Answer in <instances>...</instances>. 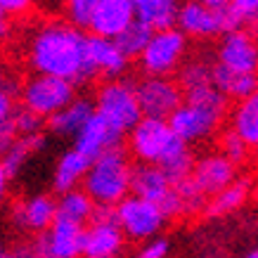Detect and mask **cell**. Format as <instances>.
<instances>
[{
	"label": "cell",
	"instance_id": "1",
	"mask_svg": "<svg viewBox=\"0 0 258 258\" xmlns=\"http://www.w3.org/2000/svg\"><path fill=\"white\" fill-rule=\"evenodd\" d=\"M88 36L71 24L50 22L33 33L29 45V59L36 74L57 76L71 81L74 86L88 83L97 76L86 52Z\"/></svg>",
	"mask_w": 258,
	"mask_h": 258
},
{
	"label": "cell",
	"instance_id": "2",
	"mask_svg": "<svg viewBox=\"0 0 258 258\" xmlns=\"http://www.w3.org/2000/svg\"><path fill=\"white\" fill-rule=\"evenodd\" d=\"M131 173H133V164L123 149H107L88 166V173L83 178V192L95 204L116 206L131 195Z\"/></svg>",
	"mask_w": 258,
	"mask_h": 258
},
{
	"label": "cell",
	"instance_id": "3",
	"mask_svg": "<svg viewBox=\"0 0 258 258\" xmlns=\"http://www.w3.org/2000/svg\"><path fill=\"white\" fill-rule=\"evenodd\" d=\"M93 104H95V114L102 116L114 131L123 135L142 118L138 95H135V83H131V81L116 79L104 83Z\"/></svg>",
	"mask_w": 258,
	"mask_h": 258
},
{
	"label": "cell",
	"instance_id": "4",
	"mask_svg": "<svg viewBox=\"0 0 258 258\" xmlns=\"http://www.w3.org/2000/svg\"><path fill=\"white\" fill-rule=\"evenodd\" d=\"M182 140H178L168 128L164 118H147L142 116L138 123L128 131V147L140 164L159 166Z\"/></svg>",
	"mask_w": 258,
	"mask_h": 258
},
{
	"label": "cell",
	"instance_id": "5",
	"mask_svg": "<svg viewBox=\"0 0 258 258\" xmlns=\"http://www.w3.org/2000/svg\"><path fill=\"white\" fill-rule=\"evenodd\" d=\"M74 100H76V86L57 76L36 74L22 86V104L40 118H50Z\"/></svg>",
	"mask_w": 258,
	"mask_h": 258
},
{
	"label": "cell",
	"instance_id": "6",
	"mask_svg": "<svg viewBox=\"0 0 258 258\" xmlns=\"http://www.w3.org/2000/svg\"><path fill=\"white\" fill-rule=\"evenodd\" d=\"M187 50V38L173 26V29H164V31H154L149 38L147 47L142 50L140 67L147 76H166L180 69L182 57Z\"/></svg>",
	"mask_w": 258,
	"mask_h": 258
},
{
	"label": "cell",
	"instance_id": "7",
	"mask_svg": "<svg viewBox=\"0 0 258 258\" xmlns=\"http://www.w3.org/2000/svg\"><path fill=\"white\" fill-rule=\"evenodd\" d=\"M116 223L123 237L131 239H149L164 227L166 218L159 204L145 202L140 197L128 195L123 202L116 204Z\"/></svg>",
	"mask_w": 258,
	"mask_h": 258
},
{
	"label": "cell",
	"instance_id": "8",
	"mask_svg": "<svg viewBox=\"0 0 258 258\" xmlns=\"http://www.w3.org/2000/svg\"><path fill=\"white\" fill-rule=\"evenodd\" d=\"M225 114L227 111L209 109V107L189 104V102L182 100V104L166 121H168V128L173 131V135L178 140H182L185 145H189V142L204 140L211 133H216V128L225 118Z\"/></svg>",
	"mask_w": 258,
	"mask_h": 258
},
{
	"label": "cell",
	"instance_id": "9",
	"mask_svg": "<svg viewBox=\"0 0 258 258\" xmlns=\"http://www.w3.org/2000/svg\"><path fill=\"white\" fill-rule=\"evenodd\" d=\"M138 104L142 116L147 118H168L182 104V90L175 81L166 76H147L135 86Z\"/></svg>",
	"mask_w": 258,
	"mask_h": 258
},
{
	"label": "cell",
	"instance_id": "10",
	"mask_svg": "<svg viewBox=\"0 0 258 258\" xmlns=\"http://www.w3.org/2000/svg\"><path fill=\"white\" fill-rule=\"evenodd\" d=\"M83 225L55 218L33 242V256L38 258H81L83 256Z\"/></svg>",
	"mask_w": 258,
	"mask_h": 258
},
{
	"label": "cell",
	"instance_id": "11",
	"mask_svg": "<svg viewBox=\"0 0 258 258\" xmlns=\"http://www.w3.org/2000/svg\"><path fill=\"white\" fill-rule=\"evenodd\" d=\"M218 64L237 74H258V40L244 29L225 33L218 47Z\"/></svg>",
	"mask_w": 258,
	"mask_h": 258
},
{
	"label": "cell",
	"instance_id": "12",
	"mask_svg": "<svg viewBox=\"0 0 258 258\" xmlns=\"http://www.w3.org/2000/svg\"><path fill=\"white\" fill-rule=\"evenodd\" d=\"M121 142H123V133L114 131L102 116L93 114V116L88 118V123L74 138V149L79 154H83L88 161H95L107 149L121 147Z\"/></svg>",
	"mask_w": 258,
	"mask_h": 258
},
{
	"label": "cell",
	"instance_id": "13",
	"mask_svg": "<svg viewBox=\"0 0 258 258\" xmlns=\"http://www.w3.org/2000/svg\"><path fill=\"white\" fill-rule=\"evenodd\" d=\"M237 175V166L230 164L223 154H206L199 161H195L192 175L195 185L202 189L204 197H213L218 195L220 189H225L227 185L235 182Z\"/></svg>",
	"mask_w": 258,
	"mask_h": 258
},
{
	"label": "cell",
	"instance_id": "14",
	"mask_svg": "<svg viewBox=\"0 0 258 258\" xmlns=\"http://www.w3.org/2000/svg\"><path fill=\"white\" fill-rule=\"evenodd\" d=\"M135 22V10L131 0H97L90 31L100 38H116L118 33Z\"/></svg>",
	"mask_w": 258,
	"mask_h": 258
},
{
	"label": "cell",
	"instance_id": "15",
	"mask_svg": "<svg viewBox=\"0 0 258 258\" xmlns=\"http://www.w3.org/2000/svg\"><path fill=\"white\" fill-rule=\"evenodd\" d=\"M178 29L185 38H211L220 33V19H218V10L206 8L202 0H187L182 3L178 10Z\"/></svg>",
	"mask_w": 258,
	"mask_h": 258
},
{
	"label": "cell",
	"instance_id": "16",
	"mask_svg": "<svg viewBox=\"0 0 258 258\" xmlns=\"http://www.w3.org/2000/svg\"><path fill=\"white\" fill-rule=\"evenodd\" d=\"M57 218V199L50 195L29 197L26 202H19L12 206V220L19 227L33 230V232H45L47 227Z\"/></svg>",
	"mask_w": 258,
	"mask_h": 258
},
{
	"label": "cell",
	"instance_id": "17",
	"mask_svg": "<svg viewBox=\"0 0 258 258\" xmlns=\"http://www.w3.org/2000/svg\"><path fill=\"white\" fill-rule=\"evenodd\" d=\"M86 52L88 59L93 62L95 71L107 76V79L116 81L128 67V57L116 47L111 38H100V36H88L86 40Z\"/></svg>",
	"mask_w": 258,
	"mask_h": 258
},
{
	"label": "cell",
	"instance_id": "18",
	"mask_svg": "<svg viewBox=\"0 0 258 258\" xmlns=\"http://www.w3.org/2000/svg\"><path fill=\"white\" fill-rule=\"evenodd\" d=\"M171 182L166 178V173L154 164H138L133 166L131 173V195L140 197L145 202L159 204L168 192H171Z\"/></svg>",
	"mask_w": 258,
	"mask_h": 258
},
{
	"label": "cell",
	"instance_id": "19",
	"mask_svg": "<svg viewBox=\"0 0 258 258\" xmlns=\"http://www.w3.org/2000/svg\"><path fill=\"white\" fill-rule=\"evenodd\" d=\"M123 239L118 225H90L83 230V258H116Z\"/></svg>",
	"mask_w": 258,
	"mask_h": 258
},
{
	"label": "cell",
	"instance_id": "20",
	"mask_svg": "<svg viewBox=\"0 0 258 258\" xmlns=\"http://www.w3.org/2000/svg\"><path fill=\"white\" fill-rule=\"evenodd\" d=\"M135 10V19L147 24L152 31L173 29L178 22L180 0H131Z\"/></svg>",
	"mask_w": 258,
	"mask_h": 258
},
{
	"label": "cell",
	"instance_id": "21",
	"mask_svg": "<svg viewBox=\"0 0 258 258\" xmlns=\"http://www.w3.org/2000/svg\"><path fill=\"white\" fill-rule=\"evenodd\" d=\"M95 114V104L86 97L69 102L64 109H59L57 114L50 116V131L57 135H67V138H76L81 128L88 123V118Z\"/></svg>",
	"mask_w": 258,
	"mask_h": 258
},
{
	"label": "cell",
	"instance_id": "22",
	"mask_svg": "<svg viewBox=\"0 0 258 258\" xmlns=\"http://www.w3.org/2000/svg\"><path fill=\"white\" fill-rule=\"evenodd\" d=\"M211 83L225 97L244 100V97H249L258 90V74H237V71H230L223 64H213Z\"/></svg>",
	"mask_w": 258,
	"mask_h": 258
},
{
	"label": "cell",
	"instance_id": "23",
	"mask_svg": "<svg viewBox=\"0 0 258 258\" xmlns=\"http://www.w3.org/2000/svg\"><path fill=\"white\" fill-rule=\"evenodd\" d=\"M88 166H90V161H88L83 154H79L76 149L64 152L55 166V178H52L55 189L59 195L69 192V189H76L79 182H83V178H86Z\"/></svg>",
	"mask_w": 258,
	"mask_h": 258
},
{
	"label": "cell",
	"instance_id": "24",
	"mask_svg": "<svg viewBox=\"0 0 258 258\" xmlns=\"http://www.w3.org/2000/svg\"><path fill=\"white\" fill-rule=\"evenodd\" d=\"M249 147L258 145V90L249 97L239 100V104L232 111V128Z\"/></svg>",
	"mask_w": 258,
	"mask_h": 258
},
{
	"label": "cell",
	"instance_id": "25",
	"mask_svg": "<svg viewBox=\"0 0 258 258\" xmlns=\"http://www.w3.org/2000/svg\"><path fill=\"white\" fill-rule=\"evenodd\" d=\"M93 209H95V202L79 187L64 192L57 199V218L76 223V225H86L88 220H90Z\"/></svg>",
	"mask_w": 258,
	"mask_h": 258
},
{
	"label": "cell",
	"instance_id": "26",
	"mask_svg": "<svg viewBox=\"0 0 258 258\" xmlns=\"http://www.w3.org/2000/svg\"><path fill=\"white\" fill-rule=\"evenodd\" d=\"M249 187H251V180L242 178V180H235L232 185H227L225 189H220L218 195H213L211 202H206V206H204L206 216H225V213L239 209L246 202Z\"/></svg>",
	"mask_w": 258,
	"mask_h": 258
},
{
	"label": "cell",
	"instance_id": "27",
	"mask_svg": "<svg viewBox=\"0 0 258 258\" xmlns=\"http://www.w3.org/2000/svg\"><path fill=\"white\" fill-rule=\"evenodd\" d=\"M43 145H45V138H43V133H33V135L17 138V140L10 145L8 152L3 154V161H0V166H3V168H5V173H8L10 178H12V175H15V173L22 168L24 161L31 157L33 152H38Z\"/></svg>",
	"mask_w": 258,
	"mask_h": 258
},
{
	"label": "cell",
	"instance_id": "28",
	"mask_svg": "<svg viewBox=\"0 0 258 258\" xmlns=\"http://www.w3.org/2000/svg\"><path fill=\"white\" fill-rule=\"evenodd\" d=\"M211 71L213 67L206 59H189V62L180 64L178 69V83L182 95L192 93V90H199L204 86H211Z\"/></svg>",
	"mask_w": 258,
	"mask_h": 258
},
{
	"label": "cell",
	"instance_id": "29",
	"mask_svg": "<svg viewBox=\"0 0 258 258\" xmlns=\"http://www.w3.org/2000/svg\"><path fill=\"white\" fill-rule=\"evenodd\" d=\"M152 29H149L147 24H142L135 19L128 29H123V31L118 33L116 38H114V43H116V47L123 52L128 59H133V57H140L142 50L147 47L149 38H152Z\"/></svg>",
	"mask_w": 258,
	"mask_h": 258
},
{
	"label": "cell",
	"instance_id": "30",
	"mask_svg": "<svg viewBox=\"0 0 258 258\" xmlns=\"http://www.w3.org/2000/svg\"><path fill=\"white\" fill-rule=\"evenodd\" d=\"M159 168L166 173V178L171 185L180 182V180H185L192 175V168H195V159H192V152L185 142H180L178 147L173 149L171 154L159 164Z\"/></svg>",
	"mask_w": 258,
	"mask_h": 258
},
{
	"label": "cell",
	"instance_id": "31",
	"mask_svg": "<svg viewBox=\"0 0 258 258\" xmlns=\"http://www.w3.org/2000/svg\"><path fill=\"white\" fill-rule=\"evenodd\" d=\"M173 189H175V195H178V199H180L182 216L204 211V206H206V197L202 195V189L197 187L192 178H185V180H180V182H175Z\"/></svg>",
	"mask_w": 258,
	"mask_h": 258
},
{
	"label": "cell",
	"instance_id": "32",
	"mask_svg": "<svg viewBox=\"0 0 258 258\" xmlns=\"http://www.w3.org/2000/svg\"><path fill=\"white\" fill-rule=\"evenodd\" d=\"M95 8H97V0H64V10H67L69 24L74 29H79V31L90 29Z\"/></svg>",
	"mask_w": 258,
	"mask_h": 258
},
{
	"label": "cell",
	"instance_id": "33",
	"mask_svg": "<svg viewBox=\"0 0 258 258\" xmlns=\"http://www.w3.org/2000/svg\"><path fill=\"white\" fill-rule=\"evenodd\" d=\"M189 104H199V107H209V109H218V111H227V97L220 90H216L211 86H204L199 90H192V93H185L182 97Z\"/></svg>",
	"mask_w": 258,
	"mask_h": 258
},
{
	"label": "cell",
	"instance_id": "34",
	"mask_svg": "<svg viewBox=\"0 0 258 258\" xmlns=\"http://www.w3.org/2000/svg\"><path fill=\"white\" fill-rule=\"evenodd\" d=\"M10 125L15 128L17 138H24V135H33L40 133V116H36L33 111H29L26 107H15L12 114H10Z\"/></svg>",
	"mask_w": 258,
	"mask_h": 258
},
{
	"label": "cell",
	"instance_id": "35",
	"mask_svg": "<svg viewBox=\"0 0 258 258\" xmlns=\"http://www.w3.org/2000/svg\"><path fill=\"white\" fill-rule=\"evenodd\" d=\"M220 154L230 161V164H242L246 154H249V145L235 133V131H227L220 140Z\"/></svg>",
	"mask_w": 258,
	"mask_h": 258
},
{
	"label": "cell",
	"instance_id": "36",
	"mask_svg": "<svg viewBox=\"0 0 258 258\" xmlns=\"http://www.w3.org/2000/svg\"><path fill=\"white\" fill-rule=\"evenodd\" d=\"M90 225H118L116 223V206H107V204H95L93 213H90Z\"/></svg>",
	"mask_w": 258,
	"mask_h": 258
},
{
	"label": "cell",
	"instance_id": "37",
	"mask_svg": "<svg viewBox=\"0 0 258 258\" xmlns=\"http://www.w3.org/2000/svg\"><path fill=\"white\" fill-rule=\"evenodd\" d=\"M230 8L244 19V24L258 22V0H230Z\"/></svg>",
	"mask_w": 258,
	"mask_h": 258
},
{
	"label": "cell",
	"instance_id": "38",
	"mask_svg": "<svg viewBox=\"0 0 258 258\" xmlns=\"http://www.w3.org/2000/svg\"><path fill=\"white\" fill-rule=\"evenodd\" d=\"M159 209H161V213H164V218H178V216H182V206H180V199L178 195H175V189L171 187V192L159 202Z\"/></svg>",
	"mask_w": 258,
	"mask_h": 258
},
{
	"label": "cell",
	"instance_id": "39",
	"mask_svg": "<svg viewBox=\"0 0 258 258\" xmlns=\"http://www.w3.org/2000/svg\"><path fill=\"white\" fill-rule=\"evenodd\" d=\"M33 0H0V12L5 17H19L31 10Z\"/></svg>",
	"mask_w": 258,
	"mask_h": 258
},
{
	"label": "cell",
	"instance_id": "40",
	"mask_svg": "<svg viewBox=\"0 0 258 258\" xmlns=\"http://www.w3.org/2000/svg\"><path fill=\"white\" fill-rule=\"evenodd\" d=\"M166 253H168V242L166 239H152L138 253V258H166Z\"/></svg>",
	"mask_w": 258,
	"mask_h": 258
},
{
	"label": "cell",
	"instance_id": "41",
	"mask_svg": "<svg viewBox=\"0 0 258 258\" xmlns=\"http://www.w3.org/2000/svg\"><path fill=\"white\" fill-rule=\"evenodd\" d=\"M15 140H17V133H15V128L10 125V121L0 123V157L8 152L10 145H12Z\"/></svg>",
	"mask_w": 258,
	"mask_h": 258
},
{
	"label": "cell",
	"instance_id": "42",
	"mask_svg": "<svg viewBox=\"0 0 258 258\" xmlns=\"http://www.w3.org/2000/svg\"><path fill=\"white\" fill-rule=\"evenodd\" d=\"M12 109H15V100H12L5 90H0V123L8 121L10 114H12Z\"/></svg>",
	"mask_w": 258,
	"mask_h": 258
},
{
	"label": "cell",
	"instance_id": "43",
	"mask_svg": "<svg viewBox=\"0 0 258 258\" xmlns=\"http://www.w3.org/2000/svg\"><path fill=\"white\" fill-rule=\"evenodd\" d=\"M8 182H10V175L5 173V168L0 166V202L5 199V192H8Z\"/></svg>",
	"mask_w": 258,
	"mask_h": 258
},
{
	"label": "cell",
	"instance_id": "44",
	"mask_svg": "<svg viewBox=\"0 0 258 258\" xmlns=\"http://www.w3.org/2000/svg\"><path fill=\"white\" fill-rule=\"evenodd\" d=\"M206 8H211V10H223L230 5V0H202Z\"/></svg>",
	"mask_w": 258,
	"mask_h": 258
},
{
	"label": "cell",
	"instance_id": "45",
	"mask_svg": "<svg viewBox=\"0 0 258 258\" xmlns=\"http://www.w3.org/2000/svg\"><path fill=\"white\" fill-rule=\"evenodd\" d=\"M8 33H10V17H5L0 12V40L5 38Z\"/></svg>",
	"mask_w": 258,
	"mask_h": 258
},
{
	"label": "cell",
	"instance_id": "46",
	"mask_svg": "<svg viewBox=\"0 0 258 258\" xmlns=\"http://www.w3.org/2000/svg\"><path fill=\"white\" fill-rule=\"evenodd\" d=\"M26 253L24 251H3V256L0 258H24Z\"/></svg>",
	"mask_w": 258,
	"mask_h": 258
},
{
	"label": "cell",
	"instance_id": "47",
	"mask_svg": "<svg viewBox=\"0 0 258 258\" xmlns=\"http://www.w3.org/2000/svg\"><path fill=\"white\" fill-rule=\"evenodd\" d=\"M5 79H8V76H5V71L0 69V90H3V83H5Z\"/></svg>",
	"mask_w": 258,
	"mask_h": 258
},
{
	"label": "cell",
	"instance_id": "48",
	"mask_svg": "<svg viewBox=\"0 0 258 258\" xmlns=\"http://www.w3.org/2000/svg\"><path fill=\"white\" fill-rule=\"evenodd\" d=\"M246 258H258V249H253V251H249V253H246Z\"/></svg>",
	"mask_w": 258,
	"mask_h": 258
},
{
	"label": "cell",
	"instance_id": "49",
	"mask_svg": "<svg viewBox=\"0 0 258 258\" xmlns=\"http://www.w3.org/2000/svg\"><path fill=\"white\" fill-rule=\"evenodd\" d=\"M24 258H38V256H33V253H26V256H24Z\"/></svg>",
	"mask_w": 258,
	"mask_h": 258
},
{
	"label": "cell",
	"instance_id": "50",
	"mask_svg": "<svg viewBox=\"0 0 258 258\" xmlns=\"http://www.w3.org/2000/svg\"><path fill=\"white\" fill-rule=\"evenodd\" d=\"M256 152H258V145H256Z\"/></svg>",
	"mask_w": 258,
	"mask_h": 258
},
{
	"label": "cell",
	"instance_id": "51",
	"mask_svg": "<svg viewBox=\"0 0 258 258\" xmlns=\"http://www.w3.org/2000/svg\"><path fill=\"white\" fill-rule=\"evenodd\" d=\"M0 256H3V251H0Z\"/></svg>",
	"mask_w": 258,
	"mask_h": 258
},
{
	"label": "cell",
	"instance_id": "52",
	"mask_svg": "<svg viewBox=\"0 0 258 258\" xmlns=\"http://www.w3.org/2000/svg\"><path fill=\"white\" fill-rule=\"evenodd\" d=\"M0 251H3V246H0Z\"/></svg>",
	"mask_w": 258,
	"mask_h": 258
},
{
	"label": "cell",
	"instance_id": "53",
	"mask_svg": "<svg viewBox=\"0 0 258 258\" xmlns=\"http://www.w3.org/2000/svg\"><path fill=\"white\" fill-rule=\"evenodd\" d=\"M256 24H258V22H256Z\"/></svg>",
	"mask_w": 258,
	"mask_h": 258
}]
</instances>
